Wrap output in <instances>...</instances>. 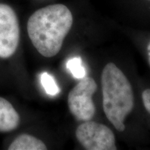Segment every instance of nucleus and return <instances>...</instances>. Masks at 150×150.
Masks as SVG:
<instances>
[{"label": "nucleus", "instance_id": "9d476101", "mask_svg": "<svg viewBox=\"0 0 150 150\" xmlns=\"http://www.w3.org/2000/svg\"><path fill=\"white\" fill-rule=\"evenodd\" d=\"M142 99L146 110L150 114V88L143 91L142 94Z\"/></svg>", "mask_w": 150, "mask_h": 150}, {"label": "nucleus", "instance_id": "6e6552de", "mask_svg": "<svg viewBox=\"0 0 150 150\" xmlns=\"http://www.w3.org/2000/svg\"><path fill=\"white\" fill-rule=\"evenodd\" d=\"M40 82L45 91L48 95L54 96L60 93V88L52 75L43 72L40 76Z\"/></svg>", "mask_w": 150, "mask_h": 150}, {"label": "nucleus", "instance_id": "f257e3e1", "mask_svg": "<svg viewBox=\"0 0 150 150\" xmlns=\"http://www.w3.org/2000/svg\"><path fill=\"white\" fill-rule=\"evenodd\" d=\"M73 24V16L66 6L57 4L40 8L30 16L27 31L31 42L41 55L56 56Z\"/></svg>", "mask_w": 150, "mask_h": 150}, {"label": "nucleus", "instance_id": "0eeeda50", "mask_svg": "<svg viewBox=\"0 0 150 150\" xmlns=\"http://www.w3.org/2000/svg\"><path fill=\"white\" fill-rule=\"evenodd\" d=\"M9 150H45L46 145L42 140L29 134H22L14 140Z\"/></svg>", "mask_w": 150, "mask_h": 150}, {"label": "nucleus", "instance_id": "39448f33", "mask_svg": "<svg viewBox=\"0 0 150 150\" xmlns=\"http://www.w3.org/2000/svg\"><path fill=\"white\" fill-rule=\"evenodd\" d=\"M19 41L20 27L16 13L9 6L0 4V58L13 55Z\"/></svg>", "mask_w": 150, "mask_h": 150}, {"label": "nucleus", "instance_id": "9b49d317", "mask_svg": "<svg viewBox=\"0 0 150 150\" xmlns=\"http://www.w3.org/2000/svg\"><path fill=\"white\" fill-rule=\"evenodd\" d=\"M147 56H148V61H149V63L150 65V42L149 43V45H148L147 46Z\"/></svg>", "mask_w": 150, "mask_h": 150}, {"label": "nucleus", "instance_id": "7ed1b4c3", "mask_svg": "<svg viewBox=\"0 0 150 150\" xmlns=\"http://www.w3.org/2000/svg\"><path fill=\"white\" fill-rule=\"evenodd\" d=\"M97 88L96 82L93 78L85 76L70 91L67 104L71 113L78 120H91L95 115L93 95Z\"/></svg>", "mask_w": 150, "mask_h": 150}, {"label": "nucleus", "instance_id": "f8f14e48", "mask_svg": "<svg viewBox=\"0 0 150 150\" xmlns=\"http://www.w3.org/2000/svg\"><path fill=\"white\" fill-rule=\"evenodd\" d=\"M147 1H150V0H147Z\"/></svg>", "mask_w": 150, "mask_h": 150}, {"label": "nucleus", "instance_id": "1a4fd4ad", "mask_svg": "<svg viewBox=\"0 0 150 150\" xmlns=\"http://www.w3.org/2000/svg\"><path fill=\"white\" fill-rule=\"evenodd\" d=\"M67 67L75 78L81 79L86 76V69L82 65L80 57H74L69 60L67 63Z\"/></svg>", "mask_w": 150, "mask_h": 150}, {"label": "nucleus", "instance_id": "423d86ee", "mask_svg": "<svg viewBox=\"0 0 150 150\" xmlns=\"http://www.w3.org/2000/svg\"><path fill=\"white\" fill-rule=\"evenodd\" d=\"M20 118L13 105L0 97V131L8 132L18 128Z\"/></svg>", "mask_w": 150, "mask_h": 150}, {"label": "nucleus", "instance_id": "f03ea898", "mask_svg": "<svg viewBox=\"0 0 150 150\" xmlns=\"http://www.w3.org/2000/svg\"><path fill=\"white\" fill-rule=\"evenodd\" d=\"M101 79L105 115L117 131H125V120L134 106L130 82L113 63L105 65Z\"/></svg>", "mask_w": 150, "mask_h": 150}, {"label": "nucleus", "instance_id": "20e7f679", "mask_svg": "<svg viewBox=\"0 0 150 150\" xmlns=\"http://www.w3.org/2000/svg\"><path fill=\"white\" fill-rule=\"evenodd\" d=\"M76 137L87 150H116L113 132L106 125L93 121H85L77 127Z\"/></svg>", "mask_w": 150, "mask_h": 150}]
</instances>
